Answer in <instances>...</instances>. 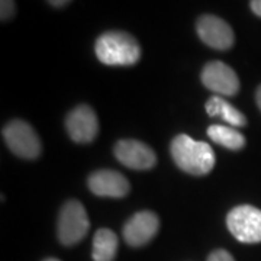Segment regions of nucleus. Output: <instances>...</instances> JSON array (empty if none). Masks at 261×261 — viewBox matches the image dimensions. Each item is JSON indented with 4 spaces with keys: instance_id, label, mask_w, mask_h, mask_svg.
Masks as SVG:
<instances>
[{
    "instance_id": "7",
    "label": "nucleus",
    "mask_w": 261,
    "mask_h": 261,
    "mask_svg": "<svg viewBox=\"0 0 261 261\" xmlns=\"http://www.w3.org/2000/svg\"><path fill=\"white\" fill-rule=\"evenodd\" d=\"M202 83L214 93L222 96H233L240 90L238 75L222 61H211L203 67Z\"/></svg>"
},
{
    "instance_id": "3",
    "label": "nucleus",
    "mask_w": 261,
    "mask_h": 261,
    "mask_svg": "<svg viewBox=\"0 0 261 261\" xmlns=\"http://www.w3.org/2000/svg\"><path fill=\"white\" fill-rule=\"evenodd\" d=\"M226 225L240 243H261L260 209L250 205L237 206L226 216Z\"/></svg>"
},
{
    "instance_id": "6",
    "label": "nucleus",
    "mask_w": 261,
    "mask_h": 261,
    "mask_svg": "<svg viewBox=\"0 0 261 261\" xmlns=\"http://www.w3.org/2000/svg\"><path fill=\"white\" fill-rule=\"evenodd\" d=\"M196 31L199 38L207 47L225 51L233 45V31L224 19L214 15H203L196 22Z\"/></svg>"
},
{
    "instance_id": "13",
    "label": "nucleus",
    "mask_w": 261,
    "mask_h": 261,
    "mask_svg": "<svg viewBox=\"0 0 261 261\" xmlns=\"http://www.w3.org/2000/svg\"><path fill=\"white\" fill-rule=\"evenodd\" d=\"M118 251V237L111 229H99L93 238V260L113 261Z\"/></svg>"
},
{
    "instance_id": "12",
    "label": "nucleus",
    "mask_w": 261,
    "mask_h": 261,
    "mask_svg": "<svg viewBox=\"0 0 261 261\" xmlns=\"http://www.w3.org/2000/svg\"><path fill=\"white\" fill-rule=\"evenodd\" d=\"M206 112L209 116L221 118L231 126H245L247 118L243 112H240L237 108H233L231 103H228L221 96H214L206 102Z\"/></svg>"
},
{
    "instance_id": "15",
    "label": "nucleus",
    "mask_w": 261,
    "mask_h": 261,
    "mask_svg": "<svg viewBox=\"0 0 261 261\" xmlns=\"http://www.w3.org/2000/svg\"><path fill=\"white\" fill-rule=\"evenodd\" d=\"M15 0H0V16L2 20H8L15 15Z\"/></svg>"
},
{
    "instance_id": "14",
    "label": "nucleus",
    "mask_w": 261,
    "mask_h": 261,
    "mask_svg": "<svg viewBox=\"0 0 261 261\" xmlns=\"http://www.w3.org/2000/svg\"><path fill=\"white\" fill-rule=\"evenodd\" d=\"M207 135L209 138L222 145L225 148L238 151L245 145V138L244 135L237 130L233 126H222V125H212L207 128Z\"/></svg>"
},
{
    "instance_id": "9",
    "label": "nucleus",
    "mask_w": 261,
    "mask_h": 261,
    "mask_svg": "<svg viewBox=\"0 0 261 261\" xmlns=\"http://www.w3.org/2000/svg\"><path fill=\"white\" fill-rule=\"evenodd\" d=\"M159 216L151 211L135 214L123 226V240L130 247H141L149 243L159 232Z\"/></svg>"
},
{
    "instance_id": "8",
    "label": "nucleus",
    "mask_w": 261,
    "mask_h": 261,
    "mask_svg": "<svg viewBox=\"0 0 261 261\" xmlns=\"http://www.w3.org/2000/svg\"><path fill=\"white\" fill-rule=\"evenodd\" d=\"M65 126L70 138L75 142L87 144L96 138L99 122L94 111L87 105H80L67 115Z\"/></svg>"
},
{
    "instance_id": "19",
    "label": "nucleus",
    "mask_w": 261,
    "mask_h": 261,
    "mask_svg": "<svg viewBox=\"0 0 261 261\" xmlns=\"http://www.w3.org/2000/svg\"><path fill=\"white\" fill-rule=\"evenodd\" d=\"M255 100H257V105H258V108H260V111H261V86H258V89H257Z\"/></svg>"
},
{
    "instance_id": "2",
    "label": "nucleus",
    "mask_w": 261,
    "mask_h": 261,
    "mask_svg": "<svg viewBox=\"0 0 261 261\" xmlns=\"http://www.w3.org/2000/svg\"><path fill=\"white\" fill-rule=\"evenodd\" d=\"M94 51L99 61L106 65L137 64L141 57V48L137 39L121 31L102 34L96 39Z\"/></svg>"
},
{
    "instance_id": "10",
    "label": "nucleus",
    "mask_w": 261,
    "mask_h": 261,
    "mask_svg": "<svg viewBox=\"0 0 261 261\" xmlns=\"http://www.w3.org/2000/svg\"><path fill=\"white\" fill-rule=\"evenodd\" d=\"M115 155L123 166L134 170H147L154 167L157 157L148 145L137 140H122L115 145Z\"/></svg>"
},
{
    "instance_id": "16",
    "label": "nucleus",
    "mask_w": 261,
    "mask_h": 261,
    "mask_svg": "<svg viewBox=\"0 0 261 261\" xmlns=\"http://www.w3.org/2000/svg\"><path fill=\"white\" fill-rule=\"evenodd\" d=\"M207 261H235L233 257L225 250H216L214 251L209 257H207Z\"/></svg>"
},
{
    "instance_id": "1",
    "label": "nucleus",
    "mask_w": 261,
    "mask_h": 261,
    "mask_svg": "<svg viewBox=\"0 0 261 261\" xmlns=\"http://www.w3.org/2000/svg\"><path fill=\"white\" fill-rule=\"evenodd\" d=\"M171 157L183 171L193 176L207 174L215 166V152L207 142L177 135L171 141Z\"/></svg>"
},
{
    "instance_id": "11",
    "label": "nucleus",
    "mask_w": 261,
    "mask_h": 261,
    "mask_svg": "<svg viewBox=\"0 0 261 261\" xmlns=\"http://www.w3.org/2000/svg\"><path fill=\"white\" fill-rule=\"evenodd\" d=\"M89 189L100 197H123L129 192V183L118 171L100 170L89 177Z\"/></svg>"
},
{
    "instance_id": "17",
    "label": "nucleus",
    "mask_w": 261,
    "mask_h": 261,
    "mask_svg": "<svg viewBox=\"0 0 261 261\" xmlns=\"http://www.w3.org/2000/svg\"><path fill=\"white\" fill-rule=\"evenodd\" d=\"M250 6H251V10L261 18V0H251L250 2Z\"/></svg>"
},
{
    "instance_id": "4",
    "label": "nucleus",
    "mask_w": 261,
    "mask_h": 261,
    "mask_svg": "<svg viewBox=\"0 0 261 261\" xmlns=\"http://www.w3.org/2000/svg\"><path fill=\"white\" fill-rule=\"evenodd\" d=\"M90 228L89 216L77 200L67 202L58 218V238L64 245H74L86 237Z\"/></svg>"
},
{
    "instance_id": "5",
    "label": "nucleus",
    "mask_w": 261,
    "mask_h": 261,
    "mask_svg": "<svg viewBox=\"0 0 261 261\" xmlns=\"http://www.w3.org/2000/svg\"><path fill=\"white\" fill-rule=\"evenodd\" d=\"M3 138L10 151L22 159H37L41 154V141L27 122L19 119L9 122L3 129Z\"/></svg>"
},
{
    "instance_id": "20",
    "label": "nucleus",
    "mask_w": 261,
    "mask_h": 261,
    "mask_svg": "<svg viewBox=\"0 0 261 261\" xmlns=\"http://www.w3.org/2000/svg\"><path fill=\"white\" fill-rule=\"evenodd\" d=\"M44 261H60V260H57V258H47V260H44Z\"/></svg>"
},
{
    "instance_id": "18",
    "label": "nucleus",
    "mask_w": 261,
    "mask_h": 261,
    "mask_svg": "<svg viewBox=\"0 0 261 261\" xmlns=\"http://www.w3.org/2000/svg\"><path fill=\"white\" fill-rule=\"evenodd\" d=\"M48 2H49V5H53L56 8H61V6H64V5H67L71 0H48Z\"/></svg>"
}]
</instances>
